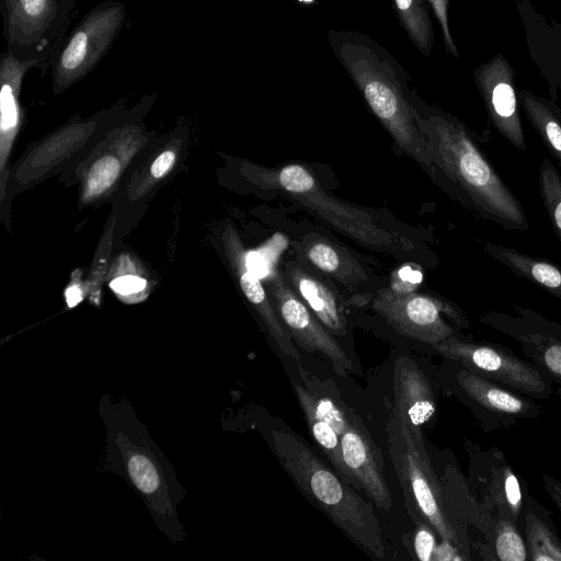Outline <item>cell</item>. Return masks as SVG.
<instances>
[{
	"label": "cell",
	"mask_w": 561,
	"mask_h": 561,
	"mask_svg": "<svg viewBox=\"0 0 561 561\" xmlns=\"http://www.w3.org/2000/svg\"><path fill=\"white\" fill-rule=\"evenodd\" d=\"M415 114L433 163V179L476 216L506 230H528L529 221L523 205L473 134L448 114H423L416 107Z\"/></svg>",
	"instance_id": "1"
},
{
	"label": "cell",
	"mask_w": 561,
	"mask_h": 561,
	"mask_svg": "<svg viewBox=\"0 0 561 561\" xmlns=\"http://www.w3.org/2000/svg\"><path fill=\"white\" fill-rule=\"evenodd\" d=\"M328 37L374 115L397 146L433 178V163L408 90V73L366 35L331 30Z\"/></svg>",
	"instance_id": "2"
},
{
	"label": "cell",
	"mask_w": 561,
	"mask_h": 561,
	"mask_svg": "<svg viewBox=\"0 0 561 561\" xmlns=\"http://www.w3.org/2000/svg\"><path fill=\"white\" fill-rule=\"evenodd\" d=\"M274 451L295 484L357 546L383 558L381 526L374 507L329 467L297 435L273 430Z\"/></svg>",
	"instance_id": "3"
},
{
	"label": "cell",
	"mask_w": 561,
	"mask_h": 561,
	"mask_svg": "<svg viewBox=\"0 0 561 561\" xmlns=\"http://www.w3.org/2000/svg\"><path fill=\"white\" fill-rule=\"evenodd\" d=\"M253 180L311 213L321 222L371 251L399 254L414 245L404 236L381 224L367 208L342 201L327 192L305 165L255 167Z\"/></svg>",
	"instance_id": "4"
},
{
	"label": "cell",
	"mask_w": 561,
	"mask_h": 561,
	"mask_svg": "<svg viewBox=\"0 0 561 561\" xmlns=\"http://www.w3.org/2000/svg\"><path fill=\"white\" fill-rule=\"evenodd\" d=\"M389 454L412 516L421 517L443 540L460 545L444 511L442 492L420 426L393 407L387 425Z\"/></svg>",
	"instance_id": "5"
},
{
	"label": "cell",
	"mask_w": 561,
	"mask_h": 561,
	"mask_svg": "<svg viewBox=\"0 0 561 561\" xmlns=\"http://www.w3.org/2000/svg\"><path fill=\"white\" fill-rule=\"evenodd\" d=\"M77 0H0L7 50L19 58L55 61Z\"/></svg>",
	"instance_id": "6"
},
{
	"label": "cell",
	"mask_w": 561,
	"mask_h": 561,
	"mask_svg": "<svg viewBox=\"0 0 561 561\" xmlns=\"http://www.w3.org/2000/svg\"><path fill=\"white\" fill-rule=\"evenodd\" d=\"M126 7L105 0L85 13L65 39L53 64V88L61 92L82 80L102 61L123 31Z\"/></svg>",
	"instance_id": "7"
},
{
	"label": "cell",
	"mask_w": 561,
	"mask_h": 561,
	"mask_svg": "<svg viewBox=\"0 0 561 561\" xmlns=\"http://www.w3.org/2000/svg\"><path fill=\"white\" fill-rule=\"evenodd\" d=\"M373 308L400 334L427 343L437 344L454 336V328L443 313L461 327H468L462 311L455 305L437 297L415 291L377 290Z\"/></svg>",
	"instance_id": "8"
},
{
	"label": "cell",
	"mask_w": 561,
	"mask_h": 561,
	"mask_svg": "<svg viewBox=\"0 0 561 561\" xmlns=\"http://www.w3.org/2000/svg\"><path fill=\"white\" fill-rule=\"evenodd\" d=\"M432 346L443 356L461 363L468 370L523 394L536 398L551 394V386L540 370L501 345L450 336Z\"/></svg>",
	"instance_id": "9"
},
{
	"label": "cell",
	"mask_w": 561,
	"mask_h": 561,
	"mask_svg": "<svg viewBox=\"0 0 561 561\" xmlns=\"http://www.w3.org/2000/svg\"><path fill=\"white\" fill-rule=\"evenodd\" d=\"M268 276L270 298L291 337L306 351L323 354L329 358L336 374L346 377L353 369V365L332 333L298 297L277 270H272Z\"/></svg>",
	"instance_id": "10"
},
{
	"label": "cell",
	"mask_w": 561,
	"mask_h": 561,
	"mask_svg": "<svg viewBox=\"0 0 561 561\" xmlns=\"http://www.w3.org/2000/svg\"><path fill=\"white\" fill-rule=\"evenodd\" d=\"M341 451L357 490L364 491L378 508L389 511L392 496L385 477L382 453L351 408L347 426L341 435Z\"/></svg>",
	"instance_id": "11"
},
{
	"label": "cell",
	"mask_w": 561,
	"mask_h": 561,
	"mask_svg": "<svg viewBox=\"0 0 561 561\" xmlns=\"http://www.w3.org/2000/svg\"><path fill=\"white\" fill-rule=\"evenodd\" d=\"M479 84L493 127L515 149L525 152L527 142L512 76L506 64L501 58L493 60L481 72Z\"/></svg>",
	"instance_id": "12"
},
{
	"label": "cell",
	"mask_w": 561,
	"mask_h": 561,
	"mask_svg": "<svg viewBox=\"0 0 561 561\" xmlns=\"http://www.w3.org/2000/svg\"><path fill=\"white\" fill-rule=\"evenodd\" d=\"M285 275L289 286L332 334L347 333L342 301L323 275H318L295 261L286 264Z\"/></svg>",
	"instance_id": "13"
},
{
	"label": "cell",
	"mask_w": 561,
	"mask_h": 561,
	"mask_svg": "<svg viewBox=\"0 0 561 561\" xmlns=\"http://www.w3.org/2000/svg\"><path fill=\"white\" fill-rule=\"evenodd\" d=\"M304 261L322 275L347 288H355L367 280L362 264L344 248L323 236L309 233L295 242Z\"/></svg>",
	"instance_id": "14"
},
{
	"label": "cell",
	"mask_w": 561,
	"mask_h": 561,
	"mask_svg": "<svg viewBox=\"0 0 561 561\" xmlns=\"http://www.w3.org/2000/svg\"><path fill=\"white\" fill-rule=\"evenodd\" d=\"M394 408L413 425L422 426L436 411V403L431 385L409 357H399L393 367Z\"/></svg>",
	"instance_id": "15"
},
{
	"label": "cell",
	"mask_w": 561,
	"mask_h": 561,
	"mask_svg": "<svg viewBox=\"0 0 561 561\" xmlns=\"http://www.w3.org/2000/svg\"><path fill=\"white\" fill-rule=\"evenodd\" d=\"M456 377L465 393L489 412L512 416H535L539 412L530 400L467 368L458 371Z\"/></svg>",
	"instance_id": "16"
},
{
	"label": "cell",
	"mask_w": 561,
	"mask_h": 561,
	"mask_svg": "<svg viewBox=\"0 0 561 561\" xmlns=\"http://www.w3.org/2000/svg\"><path fill=\"white\" fill-rule=\"evenodd\" d=\"M482 248L486 255L504 265L516 277L534 283L561 300V265L490 241H484Z\"/></svg>",
	"instance_id": "17"
},
{
	"label": "cell",
	"mask_w": 561,
	"mask_h": 561,
	"mask_svg": "<svg viewBox=\"0 0 561 561\" xmlns=\"http://www.w3.org/2000/svg\"><path fill=\"white\" fill-rule=\"evenodd\" d=\"M247 254L241 255L242 270L239 275V285L247 297L260 314L265 324L268 334L277 345L278 350L289 358L300 363V355L297 352L293 337L280 320L271 298L266 294L262 283L256 274L250 268Z\"/></svg>",
	"instance_id": "18"
},
{
	"label": "cell",
	"mask_w": 561,
	"mask_h": 561,
	"mask_svg": "<svg viewBox=\"0 0 561 561\" xmlns=\"http://www.w3.org/2000/svg\"><path fill=\"white\" fill-rule=\"evenodd\" d=\"M293 388L314 442L329 458L337 474L350 485L357 489L354 478L343 461L340 435L332 425L314 410L309 399L308 389L298 382H294Z\"/></svg>",
	"instance_id": "19"
},
{
	"label": "cell",
	"mask_w": 561,
	"mask_h": 561,
	"mask_svg": "<svg viewBox=\"0 0 561 561\" xmlns=\"http://www.w3.org/2000/svg\"><path fill=\"white\" fill-rule=\"evenodd\" d=\"M519 102L549 154L561 167V117L548 103L531 94L520 93Z\"/></svg>",
	"instance_id": "20"
},
{
	"label": "cell",
	"mask_w": 561,
	"mask_h": 561,
	"mask_svg": "<svg viewBox=\"0 0 561 561\" xmlns=\"http://www.w3.org/2000/svg\"><path fill=\"white\" fill-rule=\"evenodd\" d=\"M398 19L414 46L425 56L432 51L434 32L424 0H393Z\"/></svg>",
	"instance_id": "21"
},
{
	"label": "cell",
	"mask_w": 561,
	"mask_h": 561,
	"mask_svg": "<svg viewBox=\"0 0 561 561\" xmlns=\"http://www.w3.org/2000/svg\"><path fill=\"white\" fill-rule=\"evenodd\" d=\"M539 193L552 229L561 242V174L548 158L539 165Z\"/></svg>",
	"instance_id": "22"
},
{
	"label": "cell",
	"mask_w": 561,
	"mask_h": 561,
	"mask_svg": "<svg viewBox=\"0 0 561 561\" xmlns=\"http://www.w3.org/2000/svg\"><path fill=\"white\" fill-rule=\"evenodd\" d=\"M527 542L534 561H561V542L535 515L527 516Z\"/></svg>",
	"instance_id": "23"
},
{
	"label": "cell",
	"mask_w": 561,
	"mask_h": 561,
	"mask_svg": "<svg viewBox=\"0 0 561 561\" xmlns=\"http://www.w3.org/2000/svg\"><path fill=\"white\" fill-rule=\"evenodd\" d=\"M495 550L499 559L503 561H524L527 558L525 543L508 520L501 522L496 529Z\"/></svg>",
	"instance_id": "24"
},
{
	"label": "cell",
	"mask_w": 561,
	"mask_h": 561,
	"mask_svg": "<svg viewBox=\"0 0 561 561\" xmlns=\"http://www.w3.org/2000/svg\"><path fill=\"white\" fill-rule=\"evenodd\" d=\"M119 171L118 161L113 157L98 160L88 176L89 195H99L106 191L116 180Z\"/></svg>",
	"instance_id": "25"
},
{
	"label": "cell",
	"mask_w": 561,
	"mask_h": 561,
	"mask_svg": "<svg viewBox=\"0 0 561 561\" xmlns=\"http://www.w3.org/2000/svg\"><path fill=\"white\" fill-rule=\"evenodd\" d=\"M128 471L134 483L145 493H152L159 485V478L151 461L144 455H133L128 460Z\"/></svg>",
	"instance_id": "26"
},
{
	"label": "cell",
	"mask_w": 561,
	"mask_h": 561,
	"mask_svg": "<svg viewBox=\"0 0 561 561\" xmlns=\"http://www.w3.org/2000/svg\"><path fill=\"white\" fill-rule=\"evenodd\" d=\"M436 538L433 528L426 522H419L414 535V551L422 561L434 560L436 551Z\"/></svg>",
	"instance_id": "27"
},
{
	"label": "cell",
	"mask_w": 561,
	"mask_h": 561,
	"mask_svg": "<svg viewBox=\"0 0 561 561\" xmlns=\"http://www.w3.org/2000/svg\"><path fill=\"white\" fill-rule=\"evenodd\" d=\"M431 3L432 9L435 12V15L440 24V28L444 35V42L446 49L448 53L453 54L454 56H458L457 47L453 41L450 31H449V24H448V2L449 0H428Z\"/></svg>",
	"instance_id": "28"
},
{
	"label": "cell",
	"mask_w": 561,
	"mask_h": 561,
	"mask_svg": "<svg viewBox=\"0 0 561 561\" xmlns=\"http://www.w3.org/2000/svg\"><path fill=\"white\" fill-rule=\"evenodd\" d=\"M504 495L513 516H518L520 511V491L516 477L510 470H505Z\"/></svg>",
	"instance_id": "29"
},
{
	"label": "cell",
	"mask_w": 561,
	"mask_h": 561,
	"mask_svg": "<svg viewBox=\"0 0 561 561\" xmlns=\"http://www.w3.org/2000/svg\"><path fill=\"white\" fill-rule=\"evenodd\" d=\"M110 286L121 295H129L142 290L146 287V280L135 275H126L115 278Z\"/></svg>",
	"instance_id": "30"
},
{
	"label": "cell",
	"mask_w": 561,
	"mask_h": 561,
	"mask_svg": "<svg viewBox=\"0 0 561 561\" xmlns=\"http://www.w3.org/2000/svg\"><path fill=\"white\" fill-rule=\"evenodd\" d=\"M175 156L172 151L162 152L151 165V174L156 179L162 178L170 170L174 162Z\"/></svg>",
	"instance_id": "31"
},
{
	"label": "cell",
	"mask_w": 561,
	"mask_h": 561,
	"mask_svg": "<svg viewBox=\"0 0 561 561\" xmlns=\"http://www.w3.org/2000/svg\"><path fill=\"white\" fill-rule=\"evenodd\" d=\"M462 559L460 556L457 554L456 546L448 541L443 540L442 545L436 547L434 560H460Z\"/></svg>",
	"instance_id": "32"
},
{
	"label": "cell",
	"mask_w": 561,
	"mask_h": 561,
	"mask_svg": "<svg viewBox=\"0 0 561 561\" xmlns=\"http://www.w3.org/2000/svg\"><path fill=\"white\" fill-rule=\"evenodd\" d=\"M546 479V488L551 495V497L554 499V502L560 507L561 511V484H559L553 479H549L547 476H545Z\"/></svg>",
	"instance_id": "33"
},
{
	"label": "cell",
	"mask_w": 561,
	"mask_h": 561,
	"mask_svg": "<svg viewBox=\"0 0 561 561\" xmlns=\"http://www.w3.org/2000/svg\"><path fill=\"white\" fill-rule=\"evenodd\" d=\"M82 299L81 291L78 287L72 286L66 290V300L69 307L77 306Z\"/></svg>",
	"instance_id": "34"
}]
</instances>
